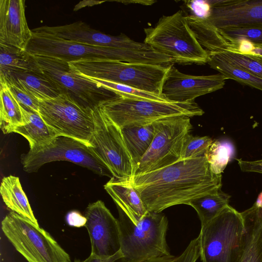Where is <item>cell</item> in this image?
I'll return each instance as SVG.
<instances>
[{"label":"cell","instance_id":"obj_5","mask_svg":"<svg viewBox=\"0 0 262 262\" xmlns=\"http://www.w3.org/2000/svg\"><path fill=\"white\" fill-rule=\"evenodd\" d=\"M99 107L104 115L121 129L152 124L166 118L202 116L203 110L194 102L176 103L118 97L106 101Z\"/></svg>","mask_w":262,"mask_h":262},{"label":"cell","instance_id":"obj_3","mask_svg":"<svg viewBox=\"0 0 262 262\" xmlns=\"http://www.w3.org/2000/svg\"><path fill=\"white\" fill-rule=\"evenodd\" d=\"M144 42L180 64L207 63L209 53L199 42L182 10L162 16L155 27L144 29Z\"/></svg>","mask_w":262,"mask_h":262},{"label":"cell","instance_id":"obj_21","mask_svg":"<svg viewBox=\"0 0 262 262\" xmlns=\"http://www.w3.org/2000/svg\"><path fill=\"white\" fill-rule=\"evenodd\" d=\"M104 187L117 207L135 224L148 212L139 193L130 182L120 181L112 177Z\"/></svg>","mask_w":262,"mask_h":262},{"label":"cell","instance_id":"obj_33","mask_svg":"<svg viewBox=\"0 0 262 262\" xmlns=\"http://www.w3.org/2000/svg\"><path fill=\"white\" fill-rule=\"evenodd\" d=\"M213 141L209 137H194L190 133L184 141L181 159L205 156L207 149Z\"/></svg>","mask_w":262,"mask_h":262},{"label":"cell","instance_id":"obj_36","mask_svg":"<svg viewBox=\"0 0 262 262\" xmlns=\"http://www.w3.org/2000/svg\"><path fill=\"white\" fill-rule=\"evenodd\" d=\"M200 257L199 236L191 240L177 258V262H196Z\"/></svg>","mask_w":262,"mask_h":262},{"label":"cell","instance_id":"obj_42","mask_svg":"<svg viewBox=\"0 0 262 262\" xmlns=\"http://www.w3.org/2000/svg\"><path fill=\"white\" fill-rule=\"evenodd\" d=\"M255 203L258 206H262V192L258 195Z\"/></svg>","mask_w":262,"mask_h":262},{"label":"cell","instance_id":"obj_29","mask_svg":"<svg viewBox=\"0 0 262 262\" xmlns=\"http://www.w3.org/2000/svg\"><path fill=\"white\" fill-rule=\"evenodd\" d=\"M208 53L207 63L227 79H232L262 91V78L228 62L216 53Z\"/></svg>","mask_w":262,"mask_h":262},{"label":"cell","instance_id":"obj_1","mask_svg":"<svg viewBox=\"0 0 262 262\" xmlns=\"http://www.w3.org/2000/svg\"><path fill=\"white\" fill-rule=\"evenodd\" d=\"M130 183L148 212L160 213L186 204L222 187V174L213 173L205 156L179 161L163 168L134 175Z\"/></svg>","mask_w":262,"mask_h":262},{"label":"cell","instance_id":"obj_22","mask_svg":"<svg viewBox=\"0 0 262 262\" xmlns=\"http://www.w3.org/2000/svg\"><path fill=\"white\" fill-rule=\"evenodd\" d=\"M186 18L198 41L208 52L240 50L241 45L238 41L228 37L204 18L193 15L186 16Z\"/></svg>","mask_w":262,"mask_h":262},{"label":"cell","instance_id":"obj_32","mask_svg":"<svg viewBox=\"0 0 262 262\" xmlns=\"http://www.w3.org/2000/svg\"><path fill=\"white\" fill-rule=\"evenodd\" d=\"M89 78L99 83L102 87L113 91L120 97L135 99L169 102L162 96L144 92L126 85L95 78Z\"/></svg>","mask_w":262,"mask_h":262},{"label":"cell","instance_id":"obj_38","mask_svg":"<svg viewBox=\"0 0 262 262\" xmlns=\"http://www.w3.org/2000/svg\"><path fill=\"white\" fill-rule=\"evenodd\" d=\"M123 258L122 253L120 250L115 255L108 257H101L91 254L83 260L75 258L74 262H115Z\"/></svg>","mask_w":262,"mask_h":262},{"label":"cell","instance_id":"obj_27","mask_svg":"<svg viewBox=\"0 0 262 262\" xmlns=\"http://www.w3.org/2000/svg\"><path fill=\"white\" fill-rule=\"evenodd\" d=\"M41 72L35 56L26 50L0 43V72Z\"/></svg>","mask_w":262,"mask_h":262},{"label":"cell","instance_id":"obj_8","mask_svg":"<svg viewBox=\"0 0 262 262\" xmlns=\"http://www.w3.org/2000/svg\"><path fill=\"white\" fill-rule=\"evenodd\" d=\"M99 107L81 105L65 94L39 101L38 113L58 135L72 138L90 146Z\"/></svg>","mask_w":262,"mask_h":262},{"label":"cell","instance_id":"obj_31","mask_svg":"<svg viewBox=\"0 0 262 262\" xmlns=\"http://www.w3.org/2000/svg\"><path fill=\"white\" fill-rule=\"evenodd\" d=\"M217 53L228 62L262 78V55L252 51H224Z\"/></svg>","mask_w":262,"mask_h":262},{"label":"cell","instance_id":"obj_7","mask_svg":"<svg viewBox=\"0 0 262 262\" xmlns=\"http://www.w3.org/2000/svg\"><path fill=\"white\" fill-rule=\"evenodd\" d=\"M1 227L28 262H71L69 254L48 232L13 211L5 216Z\"/></svg>","mask_w":262,"mask_h":262},{"label":"cell","instance_id":"obj_17","mask_svg":"<svg viewBox=\"0 0 262 262\" xmlns=\"http://www.w3.org/2000/svg\"><path fill=\"white\" fill-rule=\"evenodd\" d=\"M35 29L67 40L92 46L132 50L151 48L144 42L135 41L122 33L118 36L104 34L81 21L63 26H44Z\"/></svg>","mask_w":262,"mask_h":262},{"label":"cell","instance_id":"obj_19","mask_svg":"<svg viewBox=\"0 0 262 262\" xmlns=\"http://www.w3.org/2000/svg\"><path fill=\"white\" fill-rule=\"evenodd\" d=\"M0 79L16 85L38 101L62 94L57 85L42 72H0Z\"/></svg>","mask_w":262,"mask_h":262},{"label":"cell","instance_id":"obj_35","mask_svg":"<svg viewBox=\"0 0 262 262\" xmlns=\"http://www.w3.org/2000/svg\"><path fill=\"white\" fill-rule=\"evenodd\" d=\"M5 82L7 83L11 92L22 106L32 112L38 113L39 101L38 100L32 97L16 85Z\"/></svg>","mask_w":262,"mask_h":262},{"label":"cell","instance_id":"obj_25","mask_svg":"<svg viewBox=\"0 0 262 262\" xmlns=\"http://www.w3.org/2000/svg\"><path fill=\"white\" fill-rule=\"evenodd\" d=\"M120 130L135 169L152 142L156 131L155 122L146 125L125 127Z\"/></svg>","mask_w":262,"mask_h":262},{"label":"cell","instance_id":"obj_2","mask_svg":"<svg viewBox=\"0 0 262 262\" xmlns=\"http://www.w3.org/2000/svg\"><path fill=\"white\" fill-rule=\"evenodd\" d=\"M118 209L123 262H144L171 255L166 241L168 222L164 214L148 212L135 224Z\"/></svg>","mask_w":262,"mask_h":262},{"label":"cell","instance_id":"obj_6","mask_svg":"<svg viewBox=\"0 0 262 262\" xmlns=\"http://www.w3.org/2000/svg\"><path fill=\"white\" fill-rule=\"evenodd\" d=\"M245 227L241 213L229 205L200 234L202 262H239Z\"/></svg>","mask_w":262,"mask_h":262},{"label":"cell","instance_id":"obj_11","mask_svg":"<svg viewBox=\"0 0 262 262\" xmlns=\"http://www.w3.org/2000/svg\"><path fill=\"white\" fill-rule=\"evenodd\" d=\"M26 50L35 56L53 58L68 62L81 60L125 61L127 50L86 45L67 40L49 33L31 30Z\"/></svg>","mask_w":262,"mask_h":262},{"label":"cell","instance_id":"obj_4","mask_svg":"<svg viewBox=\"0 0 262 262\" xmlns=\"http://www.w3.org/2000/svg\"><path fill=\"white\" fill-rule=\"evenodd\" d=\"M68 63L72 69L82 76L126 85L160 96H162L163 84L171 65L112 60H81Z\"/></svg>","mask_w":262,"mask_h":262},{"label":"cell","instance_id":"obj_23","mask_svg":"<svg viewBox=\"0 0 262 262\" xmlns=\"http://www.w3.org/2000/svg\"><path fill=\"white\" fill-rule=\"evenodd\" d=\"M24 124L16 127L12 133L25 137L30 145L29 151L37 152L50 144L58 136L43 121L38 113L21 106Z\"/></svg>","mask_w":262,"mask_h":262},{"label":"cell","instance_id":"obj_12","mask_svg":"<svg viewBox=\"0 0 262 262\" xmlns=\"http://www.w3.org/2000/svg\"><path fill=\"white\" fill-rule=\"evenodd\" d=\"M58 161L71 162L96 174L113 177L109 169L95 155L90 146L66 136H58L38 151H29L20 156L24 170L29 173L37 171L46 163Z\"/></svg>","mask_w":262,"mask_h":262},{"label":"cell","instance_id":"obj_13","mask_svg":"<svg viewBox=\"0 0 262 262\" xmlns=\"http://www.w3.org/2000/svg\"><path fill=\"white\" fill-rule=\"evenodd\" d=\"M90 148L113 177L130 182L135 168L121 130L104 115L100 107L96 116L95 130L90 141Z\"/></svg>","mask_w":262,"mask_h":262},{"label":"cell","instance_id":"obj_37","mask_svg":"<svg viewBox=\"0 0 262 262\" xmlns=\"http://www.w3.org/2000/svg\"><path fill=\"white\" fill-rule=\"evenodd\" d=\"M237 161L242 171L262 173V160L248 161L237 159Z\"/></svg>","mask_w":262,"mask_h":262},{"label":"cell","instance_id":"obj_24","mask_svg":"<svg viewBox=\"0 0 262 262\" xmlns=\"http://www.w3.org/2000/svg\"><path fill=\"white\" fill-rule=\"evenodd\" d=\"M0 192L8 208L38 225L18 177L13 176L4 177L1 184Z\"/></svg>","mask_w":262,"mask_h":262},{"label":"cell","instance_id":"obj_26","mask_svg":"<svg viewBox=\"0 0 262 262\" xmlns=\"http://www.w3.org/2000/svg\"><path fill=\"white\" fill-rule=\"evenodd\" d=\"M24 124L21 105L7 83L0 79V127L4 134L12 133Z\"/></svg>","mask_w":262,"mask_h":262},{"label":"cell","instance_id":"obj_41","mask_svg":"<svg viewBox=\"0 0 262 262\" xmlns=\"http://www.w3.org/2000/svg\"><path fill=\"white\" fill-rule=\"evenodd\" d=\"M116 2L122 3L124 4H128L129 3H132V4L135 3V4H141V5H148V6L152 5L155 2H156V1H151V0H149V1H147V0H146V1H144V0H142V1H116Z\"/></svg>","mask_w":262,"mask_h":262},{"label":"cell","instance_id":"obj_34","mask_svg":"<svg viewBox=\"0 0 262 262\" xmlns=\"http://www.w3.org/2000/svg\"><path fill=\"white\" fill-rule=\"evenodd\" d=\"M221 31L233 40H244L251 43L254 48L262 49L261 28L230 29Z\"/></svg>","mask_w":262,"mask_h":262},{"label":"cell","instance_id":"obj_10","mask_svg":"<svg viewBox=\"0 0 262 262\" xmlns=\"http://www.w3.org/2000/svg\"><path fill=\"white\" fill-rule=\"evenodd\" d=\"M35 57L43 73L57 85L62 94L67 95L81 105L94 108L106 101L119 97L76 72L67 61L47 57Z\"/></svg>","mask_w":262,"mask_h":262},{"label":"cell","instance_id":"obj_28","mask_svg":"<svg viewBox=\"0 0 262 262\" xmlns=\"http://www.w3.org/2000/svg\"><path fill=\"white\" fill-rule=\"evenodd\" d=\"M230 196L219 189L197 198L188 205L196 211L201 227H203L217 216L229 205Z\"/></svg>","mask_w":262,"mask_h":262},{"label":"cell","instance_id":"obj_39","mask_svg":"<svg viewBox=\"0 0 262 262\" xmlns=\"http://www.w3.org/2000/svg\"><path fill=\"white\" fill-rule=\"evenodd\" d=\"M66 220L69 226L75 227L85 226L86 222L85 216L76 211L69 212L67 215Z\"/></svg>","mask_w":262,"mask_h":262},{"label":"cell","instance_id":"obj_18","mask_svg":"<svg viewBox=\"0 0 262 262\" xmlns=\"http://www.w3.org/2000/svg\"><path fill=\"white\" fill-rule=\"evenodd\" d=\"M31 37L25 1L0 0V43L26 50Z\"/></svg>","mask_w":262,"mask_h":262},{"label":"cell","instance_id":"obj_9","mask_svg":"<svg viewBox=\"0 0 262 262\" xmlns=\"http://www.w3.org/2000/svg\"><path fill=\"white\" fill-rule=\"evenodd\" d=\"M187 116L166 118L155 122L152 142L134 170V175L156 170L181 159L184 141L192 125Z\"/></svg>","mask_w":262,"mask_h":262},{"label":"cell","instance_id":"obj_40","mask_svg":"<svg viewBox=\"0 0 262 262\" xmlns=\"http://www.w3.org/2000/svg\"><path fill=\"white\" fill-rule=\"evenodd\" d=\"M178 256L169 255L160 258H153L144 262H177Z\"/></svg>","mask_w":262,"mask_h":262},{"label":"cell","instance_id":"obj_30","mask_svg":"<svg viewBox=\"0 0 262 262\" xmlns=\"http://www.w3.org/2000/svg\"><path fill=\"white\" fill-rule=\"evenodd\" d=\"M234 146L231 141L227 139H218L213 141L205 157L211 171L221 174L228 163L234 158Z\"/></svg>","mask_w":262,"mask_h":262},{"label":"cell","instance_id":"obj_14","mask_svg":"<svg viewBox=\"0 0 262 262\" xmlns=\"http://www.w3.org/2000/svg\"><path fill=\"white\" fill-rule=\"evenodd\" d=\"M204 18L219 30L262 28V1H207Z\"/></svg>","mask_w":262,"mask_h":262},{"label":"cell","instance_id":"obj_15","mask_svg":"<svg viewBox=\"0 0 262 262\" xmlns=\"http://www.w3.org/2000/svg\"><path fill=\"white\" fill-rule=\"evenodd\" d=\"M85 225L90 239L91 254L101 257L111 256L120 250L118 220L101 200L88 206Z\"/></svg>","mask_w":262,"mask_h":262},{"label":"cell","instance_id":"obj_16","mask_svg":"<svg viewBox=\"0 0 262 262\" xmlns=\"http://www.w3.org/2000/svg\"><path fill=\"white\" fill-rule=\"evenodd\" d=\"M226 78L221 74L193 76L180 72L171 65L162 88V95L169 102L188 103L198 97L222 89Z\"/></svg>","mask_w":262,"mask_h":262},{"label":"cell","instance_id":"obj_20","mask_svg":"<svg viewBox=\"0 0 262 262\" xmlns=\"http://www.w3.org/2000/svg\"><path fill=\"white\" fill-rule=\"evenodd\" d=\"M241 213L245 230L239 262H262V206L254 203Z\"/></svg>","mask_w":262,"mask_h":262}]
</instances>
